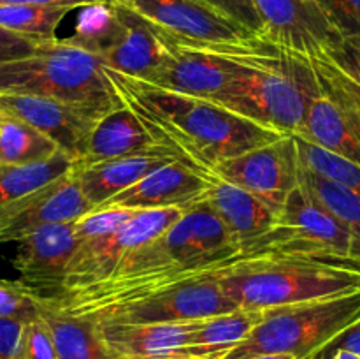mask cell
<instances>
[{"label": "cell", "mask_w": 360, "mask_h": 359, "mask_svg": "<svg viewBox=\"0 0 360 359\" xmlns=\"http://www.w3.org/2000/svg\"><path fill=\"white\" fill-rule=\"evenodd\" d=\"M120 104L129 108L155 146L213 182L220 160L273 143L283 132L259 125L206 97L179 94L104 65Z\"/></svg>", "instance_id": "obj_1"}, {"label": "cell", "mask_w": 360, "mask_h": 359, "mask_svg": "<svg viewBox=\"0 0 360 359\" xmlns=\"http://www.w3.org/2000/svg\"><path fill=\"white\" fill-rule=\"evenodd\" d=\"M245 359H295L294 355L288 354H259V355H250Z\"/></svg>", "instance_id": "obj_42"}, {"label": "cell", "mask_w": 360, "mask_h": 359, "mask_svg": "<svg viewBox=\"0 0 360 359\" xmlns=\"http://www.w3.org/2000/svg\"><path fill=\"white\" fill-rule=\"evenodd\" d=\"M217 178L241 187L273 210L280 211L292 190L299 185V157L292 134L273 143L224 158L213 168Z\"/></svg>", "instance_id": "obj_10"}, {"label": "cell", "mask_w": 360, "mask_h": 359, "mask_svg": "<svg viewBox=\"0 0 360 359\" xmlns=\"http://www.w3.org/2000/svg\"><path fill=\"white\" fill-rule=\"evenodd\" d=\"M211 182L178 160L155 169L123 192L109 197L102 208H129V210H157V208L190 206L204 197Z\"/></svg>", "instance_id": "obj_16"}, {"label": "cell", "mask_w": 360, "mask_h": 359, "mask_svg": "<svg viewBox=\"0 0 360 359\" xmlns=\"http://www.w3.org/2000/svg\"><path fill=\"white\" fill-rule=\"evenodd\" d=\"M70 11L39 4H0V27L35 41H53L56 28Z\"/></svg>", "instance_id": "obj_29"}, {"label": "cell", "mask_w": 360, "mask_h": 359, "mask_svg": "<svg viewBox=\"0 0 360 359\" xmlns=\"http://www.w3.org/2000/svg\"><path fill=\"white\" fill-rule=\"evenodd\" d=\"M0 115H2V111H0Z\"/></svg>", "instance_id": "obj_43"}, {"label": "cell", "mask_w": 360, "mask_h": 359, "mask_svg": "<svg viewBox=\"0 0 360 359\" xmlns=\"http://www.w3.org/2000/svg\"><path fill=\"white\" fill-rule=\"evenodd\" d=\"M185 208L171 206L157 208V210H139L112 234L77 245L67 266L58 296L88 287L111 277L118 267L120 260L127 253L160 236L165 229L181 218Z\"/></svg>", "instance_id": "obj_9"}, {"label": "cell", "mask_w": 360, "mask_h": 359, "mask_svg": "<svg viewBox=\"0 0 360 359\" xmlns=\"http://www.w3.org/2000/svg\"><path fill=\"white\" fill-rule=\"evenodd\" d=\"M309 62L320 92L338 106L360 143V42L343 41Z\"/></svg>", "instance_id": "obj_17"}, {"label": "cell", "mask_w": 360, "mask_h": 359, "mask_svg": "<svg viewBox=\"0 0 360 359\" xmlns=\"http://www.w3.org/2000/svg\"><path fill=\"white\" fill-rule=\"evenodd\" d=\"M111 0H0V4H39V6L67 7V9H77V7L97 6V4H109Z\"/></svg>", "instance_id": "obj_39"}, {"label": "cell", "mask_w": 360, "mask_h": 359, "mask_svg": "<svg viewBox=\"0 0 360 359\" xmlns=\"http://www.w3.org/2000/svg\"><path fill=\"white\" fill-rule=\"evenodd\" d=\"M74 165L76 160L65 151H58L55 157L35 164H0V206L48 185L49 182L69 172Z\"/></svg>", "instance_id": "obj_28"}, {"label": "cell", "mask_w": 360, "mask_h": 359, "mask_svg": "<svg viewBox=\"0 0 360 359\" xmlns=\"http://www.w3.org/2000/svg\"><path fill=\"white\" fill-rule=\"evenodd\" d=\"M123 359H204V358H195V355H186V354H160V355H137V358H123Z\"/></svg>", "instance_id": "obj_40"}, {"label": "cell", "mask_w": 360, "mask_h": 359, "mask_svg": "<svg viewBox=\"0 0 360 359\" xmlns=\"http://www.w3.org/2000/svg\"><path fill=\"white\" fill-rule=\"evenodd\" d=\"M343 41L360 42V0H315Z\"/></svg>", "instance_id": "obj_34"}, {"label": "cell", "mask_w": 360, "mask_h": 359, "mask_svg": "<svg viewBox=\"0 0 360 359\" xmlns=\"http://www.w3.org/2000/svg\"><path fill=\"white\" fill-rule=\"evenodd\" d=\"M91 211L74 168L30 194L0 206V241H18L48 224L76 222Z\"/></svg>", "instance_id": "obj_12"}, {"label": "cell", "mask_w": 360, "mask_h": 359, "mask_svg": "<svg viewBox=\"0 0 360 359\" xmlns=\"http://www.w3.org/2000/svg\"><path fill=\"white\" fill-rule=\"evenodd\" d=\"M37 315L44 320L58 359H123L108 347L97 320L63 310L55 299L39 296Z\"/></svg>", "instance_id": "obj_19"}, {"label": "cell", "mask_w": 360, "mask_h": 359, "mask_svg": "<svg viewBox=\"0 0 360 359\" xmlns=\"http://www.w3.org/2000/svg\"><path fill=\"white\" fill-rule=\"evenodd\" d=\"M169 162H174V158L164 148L157 146L144 153L112 158V160L98 162V164L88 165V168L74 165V171L79 180L84 199L88 201L91 210H95L109 197L123 192L146 175H150L151 171L169 164Z\"/></svg>", "instance_id": "obj_18"}, {"label": "cell", "mask_w": 360, "mask_h": 359, "mask_svg": "<svg viewBox=\"0 0 360 359\" xmlns=\"http://www.w3.org/2000/svg\"><path fill=\"white\" fill-rule=\"evenodd\" d=\"M243 259L295 257L360 267L357 239L341 222L320 208L301 185L276 213L274 224L241 248Z\"/></svg>", "instance_id": "obj_7"}, {"label": "cell", "mask_w": 360, "mask_h": 359, "mask_svg": "<svg viewBox=\"0 0 360 359\" xmlns=\"http://www.w3.org/2000/svg\"><path fill=\"white\" fill-rule=\"evenodd\" d=\"M39 296L21 284L0 278V319H16L21 322L37 317Z\"/></svg>", "instance_id": "obj_32"}, {"label": "cell", "mask_w": 360, "mask_h": 359, "mask_svg": "<svg viewBox=\"0 0 360 359\" xmlns=\"http://www.w3.org/2000/svg\"><path fill=\"white\" fill-rule=\"evenodd\" d=\"M218 280L238 308L269 310L359 291L360 267L295 257H259L238 260Z\"/></svg>", "instance_id": "obj_3"}, {"label": "cell", "mask_w": 360, "mask_h": 359, "mask_svg": "<svg viewBox=\"0 0 360 359\" xmlns=\"http://www.w3.org/2000/svg\"><path fill=\"white\" fill-rule=\"evenodd\" d=\"M0 94L55 99L98 118L122 106L102 60L58 37L42 42L34 55L0 63Z\"/></svg>", "instance_id": "obj_4"}, {"label": "cell", "mask_w": 360, "mask_h": 359, "mask_svg": "<svg viewBox=\"0 0 360 359\" xmlns=\"http://www.w3.org/2000/svg\"><path fill=\"white\" fill-rule=\"evenodd\" d=\"M202 199L238 239L241 248L262 236L274 224L278 213L257 196L220 178L211 182Z\"/></svg>", "instance_id": "obj_21"}, {"label": "cell", "mask_w": 360, "mask_h": 359, "mask_svg": "<svg viewBox=\"0 0 360 359\" xmlns=\"http://www.w3.org/2000/svg\"><path fill=\"white\" fill-rule=\"evenodd\" d=\"M264 32L260 37L306 58L338 48L343 37L315 0H252Z\"/></svg>", "instance_id": "obj_11"}, {"label": "cell", "mask_w": 360, "mask_h": 359, "mask_svg": "<svg viewBox=\"0 0 360 359\" xmlns=\"http://www.w3.org/2000/svg\"><path fill=\"white\" fill-rule=\"evenodd\" d=\"M76 248L74 222L42 225L18 239L13 267L35 294L56 298Z\"/></svg>", "instance_id": "obj_14"}, {"label": "cell", "mask_w": 360, "mask_h": 359, "mask_svg": "<svg viewBox=\"0 0 360 359\" xmlns=\"http://www.w3.org/2000/svg\"><path fill=\"white\" fill-rule=\"evenodd\" d=\"M336 351H350L360 354V319L352 326H348L345 331H341L336 338H333L329 344L323 345L309 359H329Z\"/></svg>", "instance_id": "obj_37"}, {"label": "cell", "mask_w": 360, "mask_h": 359, "mask_svg": "<svg viewBox=\"0 0 360 359\" xmlns=\"http://www.w3.org/2000/svg\"><path fill=\"white\" fill-rule=\"evenodd\" d=\"M136 213V210H129V208H102V210L88 211L86 215L74 222V236L77 239V245L112 234Z\"/></svg>", "instance_id": "obj_31"}, {"label": "cell", "mask_w": 360, "mask_h": 359, "mask_svg": "<svg viewBox=\"0 0 360 359\" xmlns=\"http://www.w3.org/2000/svg\"><path fill=\"white\" fill-rule=\"evenodd\" d=\"M143 16L155 27L192 41L238 42L255 37L206 0H111Z\"/></svg>", "instance_id": "obj_13"}, {"label": "cell", "mask_w": 360, "mask_h": 359, "mask_svg": "<svg viewBox=\"0 0 360 359\" xmlns=\"http://www.w3.org/2000/svg\"><path fill=\"white\" fill-rule=\"evenodd\" d=\"M206 2L211 4L220 13H224L225 16L234 20L241 27L248 28L252 34L262 35V21H260L259 14H257L252 0H206Z\"/></svg>", "instance_id": "obj_35"}, {"label": "cell", "mask_w": 360, "mask_h": 359, "mask_svg": "<svg viewBox=\"0 0 360 359\" xmlns=\"http://www.w3.org/2000/svg\"><path fill=\"white\" fill-rule=\"evenodd\" d=\"M227 271V270H225ZM220 275H204L192 280L179 282L157 289L143 298L112 305L90 313L98 322H185V320L206 319L236 310L238 306L224 294Z\"/></svg>", "instance_id": "obj_8"}, {"label": "cell", "mask_w": 360, "mask_h": 359, "mask_svg": "<svg viewBox=\"0 0 360 359\" xmlns=\"http://www.w3.org/2000/svg\"><path fill=\"white\" fill-rule=\"evenodd\" d=\"M13 359H58L48 326L39 315L23 322Z\"/></svg>", "instance_id": "obj_33"}, {"label": "cell", "mask_w": 360, "mask_h": 359, "mask_svg": "<svg viewBox=\"0 0 360 359\" xmlns=\"http://www.w3.org/2000/svg\"><path fill=\"white\" fill-rule=\"evenodd\" d=\"M0 111L46 134L76 162L83 155L88 139L101 120L77 106L34 95L0 94Z\"/></svg>", "instance_id": "obj_15"}, {"label": "cell", "mask_w": 360, "mask_h": 359, "mask_svg": "<svg viewBox=\"0 0 360 359\" xmlns=\"http://www.w3.org/2000/svg\"><path fill=\"white\" fill-rule=\"evenodd\" d=\"M294 139L295 146H297L299 162L306 169L360 196V165L333 153V151L323 150L319 144L301 136H294Z\"/></svg>", "instance_id": "obj_30"}, {"label": "cell", "mask_w": 360, "mask_h": 359, "mask_svg": "<svg viewBox=\"0 0 360 359\" xmlns=\"http://www.w3.org/2000/svg\"><path fill=\"white\" fill-rule=\"evenodd\" d=\"M153 148H157L153 139L137 116L129 108L120 106L98 120L83 155L76 162V168H88L98 162L144 153Z\"/></svg>", "instance_id": "obj_23"}, {"label": "cell", "mask_w": 360, "mask_h": 359, "mask_svg": "<svg viewBox=\"0 0 360 359\" xmlns=\"http://www.w3.org/2000/svg\"><path fill=\"white\" fill-rule=\"evenodd\" d=\"M229 51L243 70L211 101L278 132H301L309 102L320 94L309 58L260 35L229 42Z\"/></svg>", "instance_id": "obj_2"}, {"label": "cell", "mask_w": 360, "mask_h": 359, "mask_svg": "<svg viewBox=\"0 0 360 359\" xmlns=\"http://www.w3.org/2000/svg\"><path fill=\"white\" fill-rule=\"evenodd\" d=\"M359 319L360 289L264 310L262 320L221 359H245L259 354H288L295 359H309Z\"/></svg>", "instance_id": "obj_6"}, {"label": "cell", "mask_w": 360, "mask_h": 359, "mask_svg": "<svg viewBox=\"0 0 360 359\" xmlns=\"http://www.w3.org/2000/svg\"><path fill=\"white\" fill-rule=\"evenodd\" d=\"M58 144L21 120L0 115V164L27 165L55 157Z\"/></svg>", "instance_id": "obj_26"}, {"label": "cell", "mask_w": 360, "mask_h": 359, "mask_svg": "<svg viewBox=\"0 0 360 359\" xmlns=\"http://www.w3.org/2000/svg\"><path fill=\"white\" fill-rule=\"evenodd\" d=\"M95 320V319H94ZM102 338L122 358L181 354L190 344L195 320L185 322H98Z\"/></svg>", "instance_id": "obj_20"}, {"label": "cell", "mask_w": 360, "mask_h": 359, "mask_svg": "<svg viewBox=\"0 0 360 359\" xmlns=\"http://www.w3.org/2000/svg\"><path fill=\"white\" fill-rule=\"evenodd\" d=\"M76 28L65 41L81 49L94 53L98 58L111 51L125 34V25L120 20L112 2L81 7Z\"/></svg>", "instance_id": "obj_27"}, {"label": "cell", "mask_w": 360, "mask_h": 359, "mask_svg": "<svg viewBox=\"0 0 360 359\" xmlns=\"http://www.w3.org/2000/svg\"><path fill=\"white\" fill-rule=\"evenodd\" d=\"M320 148L360 165V143L348 127L338 106L320 92L308 106L304 123L299 134Z\"/></svg>", "instance_id": "obj_25"}, {"label": "cell", "mask_w": 360, "mask_h": 359, "mask_svg": "<svg viewBox=\"0 0 360 359\" xmlns=\"http://www.w3.org/2000/svg\"><path fill=\"white\" fill-rule=\"evenodd\" d=\"M329 359H360V354L350 351H336Z\"/></svg>", "instance_id": "obj_41"}, {"label": "cell", "mask_w": 360, "mask_h": 359, "mask_svg": "<svg viewBox=\"0 0 360 359\" xmlns=\"http://www.w3.org/2000/svg\"><path fill=\"white\" fill-rule=\"evenodd\" d=\"M241 259L238 239L200 199L186 206L181 218L160 236L127 253L108 278L164 271H221Z\"/></svg>", "instance_id": "obj_5"}, {"label": "cell", "mask_w": 360, "mask_h": 359, "mask_svg": "<svg viewBox=\"0 0 360 359\" xmlns=\"http://www.w3.org/2000/svg\"><path fill=\"white\" fill-rule=\"evenodd\" d=\"M112 6L125 25V34L111 51L102 56V63L116 73L148 80L164 58V44L157 37L150 21L122 4L112 2Z\"/></svg>", "instance_id": "obj_22"}, {"label": "cell", "mask_w": 360, "mask_h": 359, "mask_svg": "<svg viewBox=\"0 0 360 359\" xmlns=\"http://www.w3.org/2000/svg\"><path fill=\"white\" fill-rule=\"evenodd\" d=\"M41 44V41H35L27 35L16 34V32L0 27V63L34 55Z\"/></svg>", "instance_id": "obj_36"}, {"label": "cell", "mask_w": 360, "mask_h": 359, "mask_svg": "<svg viewBox=\"0 0 360 359\" xmlns=\"http://www.w3.org/2000/svg\"><path fill=\"white\" fill-rule=\"evenodd\" d=\"M21 327H23L21 320L0 319V359H13Z\"/></svg>", "instance_id": "obj_38"}, {"label": "cell", "mask_w": 360, "mask_h": 359, "mask_svg": "<svg viewBox=\"0 0 360 359\" xmlns=\"http://www.w3.org/2000/svg\"><path fill=\"white\" fill-rule=\"evenodd\" d=\"M264 310L236 308L220 315L197 319L190 344L181 354L204 359H221L231 348L241 344L250 331L262 320Z\"/></svg>", "instance_id": "obj_24"}]
</instances>
